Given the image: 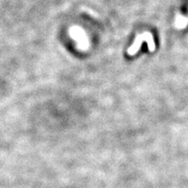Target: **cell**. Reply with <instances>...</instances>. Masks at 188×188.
<instances>
[{
    "label": "cell",
    "instance_id": "obj_1",
    "mask_svg": "<svg viewBox=\"0 0 188 188\" xmlns=\"http://www.w3.org/2000/svg\"><path fill=\"white\" fill-rule=\"evenodd\" d=\"M143 41H146L148 43V47H149V50L151 51H154L155 49V45H154V41H153V36L151 33L149 32H145L141 35H138V37L135 39V43L133 44V46H132L129 50H128V53L130 55H133L134 53H136L138 50L139 49V47L141 46Z\"/></svg>",
    "mask_w": 188,
    "mask_h": 188
}]
</instances>
